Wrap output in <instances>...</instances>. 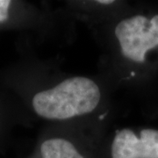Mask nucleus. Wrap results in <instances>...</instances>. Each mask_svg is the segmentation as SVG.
Segmentation results:
<instances>
[{
	"label": "nucleus",
	"mask_w": 158,
	"mask_h": 158,
	"mask_svg": "<svg viewBox=\"0 0 158 158\" xmlns=\"http://www.w3.org/2000/svg\"><path fill=\"white\" fill-rule=\"evenodd\" d=\"M100 100V90L91 79L76 77L37 93L33 98L36 113L48 119H68L91 113Z\"/></svg>",
	"instance_id": "f257e3e1"
},
{
	"label": "nucleus",
	"mask_w": 158,
	"mask_h": 158,
	"mask_svg": "<svg viewBox=\"0 0 158 158\" xmlns=\"http://www.w3.org/2000/svg\"><path fill=\"white\" fill-rule=\"evenodd\" d=\"M115 35L125 57L144 62L148 51L158 46V15L150 19L141 15L123 19L117 25Z\"/></svg>",
	"instance_id": "f03ea898"
},
{
	"label": "nucleus",
	"mask_w": 158,
	"mask_h": 158,
	"mask_svg": "<svg viewBox=\"0 0 158 158\" xmlns=\"http://www.w3.org/2000/svg\"><path fill=\"white\" fill-rule=\"evenodd\" d=\"M110 158H158V130L143 129L140 137L130 129L117 131Z\"/></svg>",
	"instance_id": "7ed1b4c3"
},
{
	"label": "nucleus",
	"mask_w": 158,
	"mask_h": 158,
	"mask_svg": "<svg viewBox=\"0 0 158 158\" xmlns=\"http://www.w3.org/2000/svg\"><path fill=\"white\" fill-rule=\"evenodd\" d=\"M41 158H86L70 141L62 138L45 141L40 146Z\"/></svg>",
	"instance_id": "20e7f679"
},
{
	"label": "nucleus",
	"mask_w": 158,
	"mask_h": 158,
	"mask_svg": "<svg viewBox=\"0 0 158 158\" xmlns=\"http://www.w3.org/2000/svg\"><path fill=\"white\" fill-rule=\"evenodd\" d=\"M11 1L0 0V22L7 19L8 18V8L10 6Z\"/></svg>",
	"instance_id": "39448f33"
},
{
	"label": "nucleus",
	"mask_w": 158,
	"mask_h": 158,
	"mask_svg": "<svg viewBox=\"0 0 158 158\" xmlns=\"http://www.w3.org/2000/svg\"><path fill=\"white\" fill-rule=\"evenodd\" d=\"M97 2L98 4H101V5H111V4H113L114 1H113V0H98Z\"/></svg>",
	"instance_id": "423d86ee"
}]
</instances>
